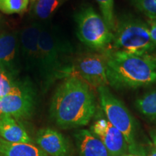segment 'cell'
<instances>
[{
    "instance_id": "1",
    "label": "cell",
    "mask_w": 156,
    "mask_h": 156,
    "mask_svg": "<svg viewBox=\"0 0 156 156\" xmlns=\"http://www.w3.org/2000/svg\"><path fill=\"white\" fill-rule=\"evenodd\" d=\"M93 87L78 76L64 78L56 88L50 106L51 119L62 129L88 124L96 113Z\"/></svg>"
},
{
    "instance_id": "2",
    "label": "cell",
    "mask_w": 156,
    "mask_h": 156,
    "mask_svg": "<svg viewBox=\"0 0 156 156\" xmlns=\"http://www.w3.org/2000/svg\"><path fill=\"white\" fill-rule=\"evenodd\" d=\"M106 52L107 79L113 88L136 89L156 83V61L153 56H138L112 48Z\"/></svg>"
},
{
    "instance_id": "3",
    "label": "cell",
    "mask_w": 156,
    "mask_h": 156,
    "mask_svg": "<svg viewBox=\"0 0 156 156\" xmlns=\"http://www.w3.org/2000/svg\"><path fill=\"white\" fill-rule=\"evenodd\" d=\"M38 46V73L42 88L46 91L56 80L64 79L73 75V48L69 41L42 25Z\"/></svg>"
},
{
    "instance_id": "4",
    "label": "cell",
    "mask_w": 156,
    "mask_h": 156,
    "mask_svg": "<svg viewBox=\"0 0 156 156\" xmlns=\"http://www.w3.org/2000/svg\"><path fill=\"white\" fill-rule=\"evenodd\" d=\"M112 49L138 56L155 55L156 45L152 39L147 23L132 15L116 19L113 32Z\"/></svg>"
},
{
    "instance_id": "5",
    "label": "cell",
    "mask_w": 156,
    "mask_h": 156,
    "mask_svg": "<svg viewBox=\"0 0 156 156\" xmlns=\"http://www.w3.org/2000/svg\"><path fill=\"white\" fill-rule=\"evenodd\" d=\"M97 90L101 109L107 120L124 135L127 142L129 153L145 156L136 141V122L128 108L115 96L108 86L100 87Z\"/></svg>"
},
{
    "instance_id": "6",
    "label": "cell",
    "mask_w": 156,
    "mask_h": 156,
    "mask_svg": "<svg viewBox=\"0 0 156 156\" xmlns=\"http://www.w3.org/2000/svg\"><path fill=\"white\" fill-rule=\"evenodd\" d=\"M75 18L77 37L82 43L95 51H105L111 48L114 34L92 6L82 7Z\"/></svg>"
},
{
    "instance_id": "7",
    "label": "cell",
    "mask_w": 156,
    "mask_h": 156,
    "mask_svg": "<svg viewBox=\"0 0 156 156\" xmlns=\"http://www.w3.org/2000/svg\"><path fill=\"white\" fill-rule=\"evenodd\" d=\"M106 70V51L86 52L74 59L73 74L83 79L93 88L108 86Z\"/></svg>"
},
{
    "instance_id": "8",
    "label": "cell",
    "mask_w": 156,
    "mask_h": 156,
    "mask_svg": "<svg viewBox=\"0 0 156 156\" xmlns=\"http://www.w3.org/2000/svg\"><path fill=\"white\" fill-rule=\"evenodd\" d=\"M35 93L28 82H17L11 92L0 98V114L25 119L32 115L35 107Z\"/></svg>"
},
{
    "instance_id": "9",
    "label": "cell",
    "mask_w": 156,
    "mask_h": 156,
    "mask_svg": "<svg viewBox=\"0 0 156 156\" xmlns=\"http://www.w3.org/2000/svg\"><path fill=\"white\" fill-rule=\"evenodd\" d=\"M41 25L34 23L21 31L19 41V50L21 52L23 64L27 71L37 73L39 65V35Z\"/></svg>"
},
{
    "instance_id": "10",
    "label": "cell",
    "mask_w": 156,
    "mask_h": 156,
    "mask_svg": "<svg viewBox=\"0 0 156 156\" xmlns=\"http://www.w3.org/2000/svg\"><path fill=\"white\" fill-rule=\"evenodd\" d=\"M90 132L101 140L111 156H122L129 153L127 142L123 134L106 118H99L90 127Z\"/></svg>"
},
{
    "instance_id": "11",
    "label": "cell",
    "mask_w": 156,
    "mask_h": 156,
    "mask_svg": "<svg viewBox=\"0 0 156 156\" xmlns=\"http://www.w3.org/2000/svg\"><path fill=\"white\" fill-rule=\"evenodd\" d=\"M36 143L44 153L50 156H70L69 142L61 132L54 129L44 128L38 132Z\"/></svg>"
},
{
    "instance_id": "12",
    "label": "cell",
    "mask_w": 156,
    "mask_h": 156,
    "mask_svg": "<svg viewBox=\"0 0 156 156\" xmlns=\"http://www.w3.org/2000/svg\"><path fill=\"white\" fill-rule=\"evenodd\" d=\"M19 50V40L17 35L12 33L0 34V69L15 77L18 69L17 56Z\"/></svg>"
},
{
    "instance_id": "13",
    "label": "cell",
    "mask_w": 156,
    "mask_h": 156,
    "mask_svg": "<svg viewBox=\"0 0 156 156\" xmlns=\"http://www.w3.org/2000/svg\"><path fill=\"white\" fill-rule=\"evenodd\" d=\"M75 139L80 156H111L101 140L90 130H79Z\"/></svg>"
},
{
    "instance_id": "14",
    "label": "cell",
    "mask_w": 156,
    "mask_h": 156,
    "mask_svg": "<svg viewBox=\"0 0 156 156\" xmlns=\"http://www.w3.org/2000/svg\"><path fill=\"white\" fill-rule=\"evenodd\" d=\"M0 138L9 142H32L25 127L18 120L5 114H0Z\"/></svg>"
},
{
    "instance_id": "15",
    "label": "cell",
    "mask_w": 156,
    "mask_h": 156,
    "mask_svg": "<svg viewBox=\"0 0 156 156\" xmlns=\"http://www.w3.org/2000/svg\"><path fill=\"white\" fill-rule=\"evenodd\" d=\"M0 156H48L32 143L9 142L0 138Z\"/></svg>"
},
{
    "instance_id": "16",
    "label": "cell",
    "mask_w": 156,
    "mask_h": 156,
    "mask_svg": "<svg viewBox=\"0 0 156 156\" xmlns=\"http://www.w3.org/2000/svg\"><path fill=\"white\" fill-rule=\"evenodd\" d=\"M68 0H37L30 5L32 16L39 20L50 17Z\"/></svg>"
},
{
    "instance_id": "17",
    "label": "cell",
    "mask_w": 156,
    "mask_h": 156,
    "mask_svg": "<svg viewBox=\"0 0 156 156\" xmlns=\"http://www.w3.org/2000/svg\"><path fill=\"white\" fill-rule=\"evenodd\" d=\"M135 106L145 118L156 121V90L148 92L136 99Z\"/></svg>"
},
{
    "instance_id": "18",
    "label": "cell",
    "mask_w": 156,
    "mask_h": 156,
    "mask_svg": "<svg viewBox=\"0 0 156 156\" xmlns=\"http://www.w3.org/2000/svg\"><path fill=\"white\" fill-rule=\"evenodd\" d=\"M30 0H0V11L4 14H23L28 10Z\"/></svg>"
},
{
    "instance_id": "19",
    "label": "cell",
    "mask_w": 156,
    "mask_h": 156,
    "mask_svg": "<svg viewBox=\"0 0 156 156\" xmlns=\"http://www.w3.org/2000/svg\"><path fill=\"white\" fill-rule=\"evenodd\" d=\"M100 7L102 17L112 33L116 26V18L114 12V0H95Z\"/></svg>"
},
{
    "instance_id": "20",
    "label": "cell",
    "mask_w": 156,
    "mask_h": 156,
    "mask_svg": "<svg viewBox=\"0 0 156 156\" xmlns=\"http://www.w3.org/2000/svg\"><path fill=\"white\" fill-rule=\"evenodd\" d=\"M132 2L148 20H156V0H132Z\"/></svg>"
},
{
    "instance_id": "21",
    "label": "cell",
    "mask_w": 156,
    "mask_h": 156,
    "mask_svg": "<svg viewBox=\"0 0 156 156\" xmlns=\"http://www.w3.org/2000/svg\"><path fill=\"white\" fill-rule=\"evenodd\" d=\"M14 79L15 77L4 69H0V98L5 96L11 92L17 83Z\"/></svg>"
},
{
    "instance_id": "22",
    "label": "cell",
    "mask_w": 156,
    "mask_h": 156,
    "mask_svg": "<svg viewBox=\"0 0 156 156\" xmlns=\"http://www.w3.org/2000/svg\"><path fill=\"white\" fill-rule=\"evenodd\" d=\"M147 24L151 38L156 45V20H148Z\"/></svg>"
},
{
    "instance_id": "23",
    "label": "cell",
    "mask_w": 156,
    "mask_h": 156,
    "mask_svg": "<svg viewBox=\"0 0 156 156\" xmlns=\"http://www.w3.org/2000/svg\"><path fill=\"white\" fill-rule=\"evenodd\" d=\"M151 136L152 138V141H153V147L156 149V129L151 132Z\"/></svg>"
},
{
    "instance_id": "24",
    "label": "cell",
    "mask_w": 156,
    "mask_h": 156,
    "mask_svg": "<svg viewBox=\"0 0 156 156\" xmlns=\"http://www.w3.org/2000/svg\"><path fill=\"white\" fill-rule=\"evenodd\" d=\"M147 156H156V149L155 147H153V149L150 151L149 154Z\"/></svg>"
},
{
    "instance_id": "25",
    "label": "cell",
    "mask_w": 156,
    "mask_h": 156,
    "mask_svg": "<svg viewBox=\"0 0 156 156\" xmlns=\"http://www.w3.org/2000/svg\"><path fill=\"white\" fill-rule=\"evenodd\" d=\"M122 156H142V155H135V154H132V153H126V154H125V155H124Z\"/></svg>"
},
{
    "instance_id": "26",
    "label": "cell",
    "mask_w": 156,
    "mask_h": 156,
    "mask_svg": "<svg viewBox=\"0 0 156 156\" xmlns=\"http://www.w3.org/2000/svg\"><path fill=\"white\" fill-rule=\"evenodd\" d=\"M36 1H37V0H30V5H31V4L34 3L35 2H36Z\"/></svg>"
},
{
    "instance_id": "27",
    "label": "cell",
    "mask_w": 156,
    "mask_h": 156,
    "mask_svg": "<svg viewBox=\"0 0 156 156\" xmlns=\"http://www.w3.org/2000/svg\"><path fill=\"white\" fill-rule=\"evenodd\" d=\"M153 56V58H154V59H155V61H156V54H155V55H154V56Z\"/></svg>"
}]
</instances>
